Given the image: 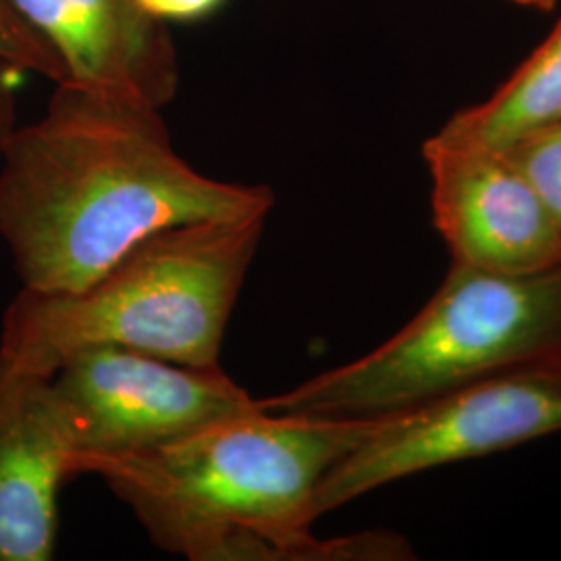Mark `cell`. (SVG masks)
Segmentation results:
<instances>
[{
	"instance_id": "cell-5",
	"label": "cell",
	"mask_w": 561,
	"mask_h": 561,
	"mask_svg": "<svg viewBox=\"0 0 561 561\" xmlns=\"http://www.w3.org/2000/svg\"><path fill=\"white\" fill-rule=\"evenodd\" d=\"M561 431V362L528 366L461 387L400 414L329 470L312 520L389 482L472 460Z\"/></svg>"
},
{
	"instance_id": "cell-15",
	"label": "cell",
	"mask_w": 561,
	"mask_h": 561,
	"mask_svg": "<svg viewBox=\"0 0 561 561\" xmlns=\"http://www.w3.org/2000/svg\"><path fill=\"white\" fill-rule=\"evenodd\" d=\"M510 2H516V4H522V7L541 9V11H551L558 4V0H510Z\"/></svg>"
},
{
	"instance_id": "cell-9",
	"label": "cell",
	"mask_w": 561,
	"mask_h": 561,
	"mask_svg": "<svg viewBox=\"0 0 561 561\" xmlns=\"http://www.w3.org/2000/svg\"><path fill=\"white\" fill-rule=\"evenodd\" d=\"M65 65L67 81L162 108L180 88L167 23L140 0H9Z\"/></svg>"
},
{
	"instance_id": "cell-2",
	"label": "cell",
	"mask_w": 561,
	"mask_h": 561,
	"mask_svg": "<svg viewBox=\"0 0 561 561\" xmlns=\"http://www.w3.org/2000/svg\"><path fill=\"white\" fill-rule=\"evenodd\" d=\"M381 419L273 414L262 408L181 439L99 461L96 474L159 549L190 561H227L245 533L268 561L375 560L377 535L319 541L310 505L333 466L366 442Z\"/></svg>"
},
{
	"instance_id": "cell-12",
	"label": "cell",
	"mask_w": 561,
	"mask_h": 561,
	"mask_svg": "<svg viewBox=\"0 0 561 561\" xmlns=\"http://www.w3.org/2000/svg\"><path fill=\"white\" fill-rule=\"evenodd\" d=\"M0 59L21 73H38L57 85L67 81L65 65L53 46L21 18L9 0H0Z\"/></svg>"
},
{
	"instance_id": "cell-4",
	"label": "cell",
	"mask_w": 561,
	"mask_h": 561,
	"mask_svg": "<svg viewBox=\"0 0 561 561\" xmlns=\"http://www.w3.org/2000/svg\"><path fill=\"white\" fill-rule=\"evenodd\" d=\"M561 362V268L497 275L454 262L421 312L375 352L261 401L264 412L381 419L461 387Z\"/></svg>"
},
{
	"instance_id": "cell-3",
	"label": "cell",
	"mask_w": 561,
	"mask_h": 561,
	"mask_svg": "<svg viewBox=\"0 0 561 561\" xmlns=\"http://www.w3.org/2000/svg\"><path fill=\"white\" fill-rule=\"evenodd\" d=\"M264 222L266 217H252L167 227L83 289L21 287L4 310L0 350L48 377L71 352L104 343L217 368Z\"/></svg>"
},
{
	"instance_id": "cell-8",
	"label": "cell",
	"mask_w": 561,
	"mask_h": 561,
	"mask_svg": "<svg viewBox=\"0 0 561 561\" xmlns=\"http://www.w3.org/2000/svg\"><path fill=\"white\" fill-rule=\"evenodd\" d=\"M78 477L76 437L53 377L0 350V561H48L62 484Z\"/></svg>"
},
{
	"instance_id": "cell-13",
	"label": "cell",
	"mask_w": 561,
	"mask_h": 561,
	"mask_svg": "<svg viewBox=\"0 0 561 561\" xmlns=\"http://www.w3.org/2000/svg\"><path fill=\"white\" fill-rule=\"evenodd\" d=\"M140 4L152 18L167 23L202 20L217 11L222 0H140Z\"/></svg>"
},
{
	"instance_id": "cell-11",
	"label": "cell",
	"mask_w": 561,
	"mask_h": 561,
	"mask_svg": "<svg viewBox=\"0 0 561 561\" xmlns=\"http://www.w3.org/2000/svg\"><path fill=\"white\" fill-rule=\"evenodd\" d=\"M541 198L561 236V121L503 148Z\"/></svg>"
},
{
	"instance_id": "cell-10",
	"label": "cell",
	"mask_w": 561,
	"mask_h": 561,
	"mask_svg": "<svg viewBox=\"0 0 561 561\" xmlns=\"http://www.w3.org/2000/svg\"><path fill=\"white\" fill-rule=\"evenodd\" d=\"M558 121H561V20L489 101L454 115L437 136L503 150Z\"/></svg>"
},
{
	"instance_id": "cell-6",
	"label": "cell",
	"mask_w": 561,
	"mask_h": 561,
	"mask_svg": "<svg viewBox=\"0 0 561 561\" xmlns=\"http://www.w3.org/2000/svg\"><path fill=\"white\" fill-rule=\"evenodd\" d=\"M53 385L73 428L78 477L261 408L221 366H185L111 343L71 352Z\"/></svg>"
},
{
	"instance_id": "cell-14",
	"label": "cell",
	"mask_w": 561,
	"mask_h": 561,
	"mask_svg": "<svg viewBox=\"0 0 561 561\" xmlns=\"http://www.w3.org/2000/svg\"><path fill=\"white\" fill-rule=\"evenodd\" d=\"M20 69L0 59V152L7 146L13 131L18 129V106H15V80L20 78Z\"/></svg>"
},
{
	"instance_id": "cell-1",
	"label": "cell",
	"mask_w": 561,
	"mask_h": 561,
	"mask_svg": "<svg viewBox=\"0 0 561 561\" xmlns=\"http://www.w3.org/2000/svg\"><path fill=\"white\" fill-rule=\"evenodd\" d=\"M0 157V240L21 285L44 294L88 287L167 227L275 206L268 185L213 180L183 161L161 108L80 83H59Z\"/></svg>"
},
{
	"instance_id": "cell-7",
	"label": "cell",
	"mask_w": 561,
	"mask_h": 561,
	"mask_svg": "<svg viewBox=\"0 0 561 561\" xmlns=\"http://www.w3.org/2000/svg\"><path fill=\"white\" fill-rule=\"evenodd\" d=\"M422 157L433 183V221L454 262L512 277L561 268L560 231L503 150L435 134Z\"/></svg>"
}]
</instances>
